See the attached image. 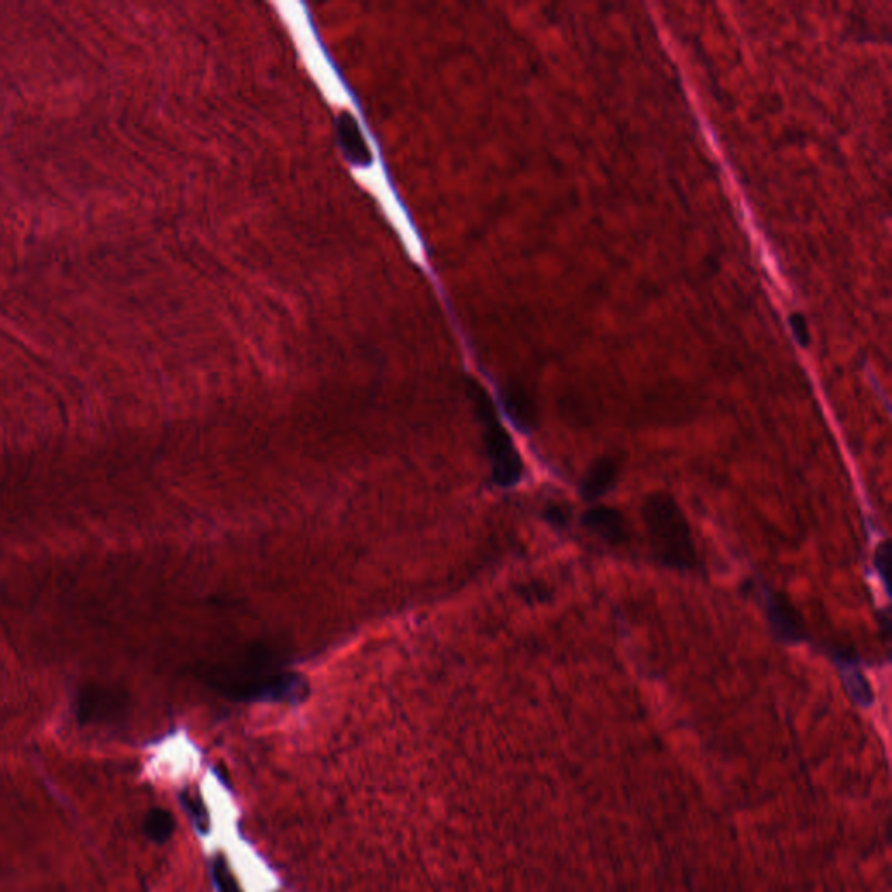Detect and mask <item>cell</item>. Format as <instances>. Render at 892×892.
I'll return each mask as SVG.
<instances>
[{"label":"cell","instance_id":"obj_5","mask_svg":"<svg viewBox=\"0 0 892 892\" xmlns=\"http://www.w3.org/2000/svg\"><path fill=\"white\" fill-rule=\"evenodd\" d=\"M619 478V464L612 457H600L593 464H589L586 473L582 476L581 490L582 499L593 502L602 499L603 495L609 494L610 490L615 487Z\"/></svg>","mask_w":892,"mask_h":892},{"label":"cell","instance_id":"obj_2","mask_svg":"<svg viewBox=\"0 0 892 892\" xmlns=\"http://www.w3.org/2000/svg\"><path fill=\"white\" fill-rule=\"evenodd\" d=\"M478 401H480L483 420L487 424V448L490 462L494 467L495 481L502 487H513L520 481L521 473H523L520 453L513 445L509 434L502 429L483 392H481Z\"/></svg>","mask_w":892,"mask_h":892},{"label":"cell","instance_id":"obj_7","mask_svg":"<svg viewBox=\"0 0 892 892\" xmlns=\"http://www.w3.org/2000/svg\"><path fill=\"white\" fill-rule=\"evenodd\" d=\"M338 131H340V138H342V143H344V149L347 150V154L352 157V161L358 164H368V161H370V154H368L365 138L361 135L358 124L354 122L351 115L344 114L340 117Z\"/></svg>","mask_w":892,"mask_h":892},{"label":"cell","instance_id":"obj_11","mask_svg":"<svg viewBox=\"0 0 892 892\" xmlns=\"http://www.w3.org/2000/svg\"><path fill=\"white\" fill-rule=\"evenodd\" d=\"M879 558L880 560L877 568L882 572V579H884L887 586V581H889V548H887V542L882 546V549H880Z\"/></svg>","mask_w":892,"mask_h":892},{"label":"cell","instance_id":"obj_4","mask_svg":"<svg viewBox=\"0 0 892 892\" xmlns=\"http://www.w3.org/2000/svg\"><path fill=\"white\" fill-rule=\"evenodd\" d=\"M582 527L596 535L598 539L607 542L609 546H622L629 541L628 520L626 516L614 507L595 506L582 514Z\"/></svg>","mask_w":892,"mask_h":892},{"label":"cell","instance_id":"obj_6","mask_svg":"<svg viewBox=\"0 0 892 892\" xmlns=\"http://www.w3.org/2000/svg\"><path fill=\"white\" fill-rule=\"evenodd\" d=\"M79 717L82 722H103L114 718L121 710V701L114 692L91 690L79 699Z\"/></svg>","mask_w":892,"mask_h":892},{"label":"cell","instance_id":"obj_3","mask_svg":"<svg viewBox=\"0 0 892 892\" xmlns=\"http://www.w3.org/2000/svg\"><path fill=\"white\" fill-rule=\"evenodd\" d=\"M767 617L779 640L786 643L802 642L805 638V626L793 603L779 591L765 593Z\"/></svg>","mask_w":892,"mask_h":892},{"label":"cell","instance_id":"obj_12","mask_svg":"<svg viewBox=\"0 0 892 892\" xmlns=\"http://www.w3.org/2000/svg\"><path fill=\"white\" fill-rule=\"evenodd\" d=\"M548 520L551 521V523L560 525V527H563V525H567V509H561L560 506L551 507V509H549L548 511Z\"/></svg>","mask_w":892,"mask_h":892},{"label":"cell","instance_id":"obj_8","mask_svg":"<svg viewBox=\"0 0 892 892\" xmlns=\"http://www.w3.org/2000/svg\"><path fill=\"white\" fill-rule=\"evenodd\" d=\"M143 830H145L150 840H154L157 844H164L173 835L175 821H173V816L168 811L157 807V809H152L147 814Z\"/></svg>","mask_w":892,"mask_h":892},{"label":"cell","instance_id":"obj_10","mask_svg":"<svg viewBox=\"0 0 892 892\" xmlns=\"http://www.w3.org/2000/svg\"><path fill=\"white\" fill-rule=\"evenodd\" d=\"M213 879L218 892H243L223 856H217L213 861Z\"/></svg>","mask_w":892,"mask_h":892},{"label":"cell","instance_id":"obj_9","mask_svg":"<svg viewBox=\"0 0 892 892\" xmlns=\"http://www.w3.org/2000/svg\"><path fill=\"white\" fill-rule=\"evenodd\" d=\"M180 800H182L185 811L189 812L190 819L197 826V830L201 833L210 832V814L206 811V805H204L203 798L199 797V793L185 790Z\"/></svg>","mask_w":892,"mask_h":892},{"label":"cell","instance_id":"obj_1","mask_svg":"<svg viewBox=\"0 0 892 892\" xmlns=\"http://www.w3.org/2000/svg\"><path fill=\"white\" fill-rule=\"evenodd\" d=\"M642 518L650 549L664 567L692 572L699 565L696 542L689 520L675 497L666 492L650 494L642 506Z\"/></svg>","mask_w":892,"mask_h":892}]
</instances>
